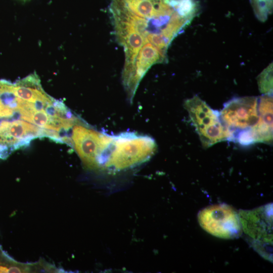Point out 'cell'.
I'll use <instances>...</instances> for the list:
<instances>
[{"instance_id":"obj_1","label":"cell","mask_w":273,"mask_h":273,"mask_svg":"<svg viewBox=\"0 0 273 273\" xmlns=\"http://www.w3.org/2000/svg\"><path fill=\"white\" fill-rule=\"evenodd\" d=\"M109 12L113 29L132 30L165 54L181 30V21L175 9L161 15L143 16L130 12L111 0Z\"/></svg>"},{"instance_id":"obj_2","label":"cell","mask_w":273,"mask_h":273,"mask_svg":"<svg viewBox=\"0 0 273 273\" xmlns=\"http://www.w3.org/2000/svg\"><path fill=\"white\" fill-rule=\"evenodd\" d=\"M219 115L227 140L243 146L255 143L252 130L258 120V98H234L224 104Z\"/></svg>"},{"instance_id":"obj_3","label":"cell","mask_w":273,"mask_h":273,"mask_svg":"<svg viewBox=\"0 0 273 273\" xmlns=\"http://www.w3.org/2000/svg\"><path fill=\"white\" fill-rule=\"evenodd\" d=\"M157 149L151 137L133 133L114 135L105 170L120 171L133 168L148 160Z\"/></svg>"},{"instance_id":"obj_4","label":"cell","mask_w":273,"mask_h":273,"mask_svg":"<svg viewBox=\"0 0 273 273\" xmlns=\"http://www.w3.org/2000/svg\"><path fill=\"white\" fill-rule=\"evenodd\" d=\"M113 137L88 127L79 120L73 126L71 141L86 168L104 170Z\"/></svg>"},{"instance_id":"obj_5","label":"cell","mask_w":273,"mask_h":273,"mask_svg":"<svg viewBox=\"0 0 273 273\" xmlns=\"http://www.w3.org/2000/svg\"><path fill=\"white\" fill-rule=\"evenodd\" d=\"M184 107L188 112L204 148H208L228 140V134L221 121L219 112L211 108L198 96L186 100Z\"/></svg>"},{"instance_id":"obj_6","label":"cell","mask_w":273,"mask_h":273,"mask_svg":"<svg viewBox=\"0 0 273 273\" xmlns=\"http://www.w3.org/2000/svg\"><path fill=\"white\" fill-rule=\"evenodd\" d=\"M198 221L204 230L220 238L234 239L241 234L239 214L233 207L225 204L203 209L199 213Z\"/></svg>"},{"instance_id":"obj_7","label":"cell","mask_w":273,"mask_h":273,"mask_svg":"<svg viewBox=\"0 0 273 273\" xmlns=\"http://www.w3.org/2000/svg\"><path fill=\"white\" fill-rule=\"evenodd\" d=\"M239 218L244 232L261 243L272 240V204L252 210L240 211Z\"/></svg>"},{"instance_id":"obj_8","label":"cell","mask_w":273,"mask_h":273,"mask_svg":"<svg viewBox=\"0 0 273 273\" xmlns=\"http://www.w3.org/2000/svg\"><path fill=\"white\" fill-rule=\"evenodd\" d=\"M11 89L16 97L34 104L38 108L48 109L56 102L43 90L36 74L11 83Z\"/></svg>"},{"instance_id":"obj_9","label":"cell","mask_w":273,"mask_h":273,"mask_svg":"<svg viewBox=\"0 0 273 273\" xmlns=\"http://www.w3.org/2000/svg\"><path fill=\"white\" fill-rule=\"evenodd\" d=\"M258 120L253 129L255 143L270 144L272 140V96L258 97Z\"/></svg>"},{"instance_id":"obj_10","label":"cell","mask_w":273,"mask_h":273,"mask_svg":"<svg viewBox=\"0 0 273 273\" xmlns=\"http://www.w3.org/2000/svg\"><path fill=\"white\" fill-rule=\"evenodd\" d=\"M171 3L181 17L191 22L199 10L195 0H171Z\"/></svg>"},{"instance_id":"obj_11","label":"cell","mask_w":273,"mask_h":273,"mask_svg":"<svg viewBox=\"0 0 273 273\" xmlns=\"http://www.w3.org/2000/svg\"><path fill=\"white\" fill-rule=\"evenodd\" d=\"M256 17L264 22L272 13V0H250Z\"/></svg>"},{"instance_id":"obj_12","label":"cell","mask_w":273,"mask_h":273,"mask_svg":"<svg viewBox=\"0 0 273 273\" xmlns=\"http://www.w3.org/2000/svg\"><path fill=\"white\" fill-rule=\"evenodd\" d=\"M272 65L270 63L257 77L259 89L263 94L272 93Z\"/></svg>"},{"instance_id":"obj_13","label":"cell","mask_w":273,"mask_h":273,"mask_svg":"<svg viewBox=\"0 0 273 273\" xmlns=\"http://www.w3.org/2000/svg\"><path fill=\"white\" fill-rule=\"evenodd\" d=\"M14 110L6 105L0 99V117H10L14 115Z\"/></svg>"}]
</instances>
